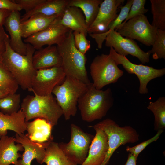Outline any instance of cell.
I'll return each instance as SVG.
<instances>
[{
  "label": "cell",
  "instance_id": "cell-19",
  "mask_svg": "<svg viewBox=\"0 0 165 165\" xmlns=\"http://www.w3.org/2000/svg\"><path fill=\"white\" fill-rule=\"evenodd\" d=\"M15 139L7 135L0 137V165H18V159L22 156L18 152L24 149L21 144H15Z\"/></svg>",
  "mask_w": 165,
  "mask_h": 165
},
{
  "label": "cell",
  "instance_id": "cell-12",
  "mask_svg": "<svg viewBox=\"0 0 165 165\" xmlns=\"http://www.w3.org/2000/svg\"><path fill=\"white\" fill-rule=\"evenodd\" d=\"M66 76L60 66L36 70L31 81V89L34 94L45 96L52 94L54 88L64 80Z\"/></svg>",
  "mask_w": 165,
  "mask_h": 165
},
{
  "label": "cell",
  "instance_id": "cell-8",
  "mask_svg": "<svg viewBox=\"0 0 165 165\" xmlns=\"http://www.w3.org/2000/svg\"><path fill=\"white\" fill-rule=\"evenodd\" d=\"M157 29L149 23L145 15H141L122 23L115 30L122 36L136 39L146 46H150L155 40Z\"/></svg>",
  "mask_w": 165,
  "mask_h": 165
},
{
  "label": "cell",
  "instance_id": "cell-34",
  "mask_svg": "<svg viewBox=\"0 0 165 165\" xmlns=\"http://www.w3.org/2000/svg\"><path fill=\"white\" fill-rule=\"evenodd\" d=\"M145 0H133V2L127 17L122 23H124L130 19L137 16L144 15L148 11L145 9Z\"/></svg>",
  "mask_w": 165,
  "mask_h": 165
},
{
  "label": "cell",
  "instance_id": "cell-21",
  "mask_svg": "<svg viewBox=\"0 0 165 165\" xmlns=\"http://www.w3.org/2000/svg\"><path fill=\"white\" fill-rule=\"evenodd\" d=\"M69 2V0H46L33 10L21 16V23L35 15L61 17Z\"/></svg>",
  "mask_w": 165,
  "mask_h": 165
},
{
  "label": "cell",
  "instance_id": "cell-36",
  "mask_svg": "<svg viewBox=\"0 0 165 165\" xmlns=\"http://www.w3.org/2000/svg\"><path fill=\"white\" fill-rule=\"evenodd\" d=\"M0 9L11 12L20 11L22 10L21 7L13 0H0Z\"/></svg>",
  "mask_w": 165,
  "mask_h": 165
},
{
  "label": "cell",
  "instance_id": "cell-7",
  "mask_svg": "<svg viewBox=\"0 0 165 165\" xmlns=\"http://www.w3.org/2000/svg\"><path fill=\"white\" fill-rule=\"evenodd\" d=\"M90 68L92 83L99 90L107 85L116 83L124 73L109 54L97 56L91 62Z\"/></svg>",
  "mask_w": 165,
  "mask_h": 165
},
{
  "label": "cell",
  "instance_id": "cell-40",
  "mask_svg": "<svg viewBox=\"0 0 165 165\" xmlns=\"http://www.w3.org/2000/svg\"><path fill=\"white\" fill-rule=\"evenodd\" d=\"M9 94L3 90H0V98L3 97Z\"/></svg>",
  "mask_w": 165,
  "mask_h": 165
},
{
  "label": "cell",
  "instance_id": "cell-15",
  "mask_svg": "<svg viewBox=\"0 0 165 165\" xmlns=\"http://www.w3.org/2000/svg\"><path fill=\"white\" fill-rule=\"evenodd\" d=\"M15 141L21 144L24 152L21 159L18 161V165H31L32 161L36 159L39 164L43 163L46 149L53 138L43 143H38L31 141L26 134L19 135L16 133Z\"/></svg>",
  "mask_w": 165,
  "mask_h": 165
},
{
  "label": "cell",
  "instance_id": "cell-6",
  "mask_svg": "<svg viewBox=\"0 0 165 165\" xmlns=\"http://www.w3.org/2000/svg\"><path fill=\"white\" fill-rule=\"evenodd\" d=\"M96 125L103 130L108 138V151L101 165H107L113 153L120 146L127 143H134L139 140V134L132 127H120L110 119H104Z\"/></svg>",
  "mask_w": 165,
  "mask_h": 165
},
{
  "label": "cell",
  "instance_id": "cell-35",
  "mask_svg": "<svg viewBox=\"0 0 165 165\" xmlns=\"http://www.w3.org/2000/svg\"><path fill=\"white\" fill-rule=\"evenodd\" d=\"M46 0H14L13 1L19 5L22 9L25 11L26 13L31 11L42 3Z\"/></svg>",
  "mask_w": 165,
  "mask_h": 165
},
{
  "label": "cell",
  "instance_id": "cell-23",
  "mask_svg": "<svg viewBox=\"0 0 165 165\" xmlns=\"http://www.w3.org/2000/svg\"><path fill=\"white\" fill-rule=\"evenodd\" d=\"M25 116L21 109L10 115L0 111V137L7 135L8 130L14 131L19 135L26 130Z\"/></svg>",
  "mask_w": 165,
  "mask_h": 165
},
{
  "label": "cell",
  "instance_id": "cell-33",
  "mask_svg": "<svg viewBox=\"0 0 165 165\" xmlns=\"http://www.w3.org/2000/svg\"><path fill=\"white\" fill-rule=\"evenodd\" d=\"M163 131V130H158L156 135L149 139L144 141L132 147L127 146L126 148V151L138 157L140 153L150 143L156 141L158 139Z\"/></svg>",
  "mask_w": 165,
  "mask_h": 165
},
{
  "label": "cell",
  "instance_id": "cell-27",
  "mask_svg": "<svg viewBox=\"0 0 165 165\" xmlns=\"http://www.w3.org/2000/svg\"><path fill=\"white\" fill-rule=\"evenodd\" d=\"M147 108L154 115V130H163L165 128V97H160L154 102L150 101Z\"/></svg>",
  "mask_w": 165,
  "mask_h": 165
},
{
  "label": "cell",
  "instance_id": "cell-20",
  "mask_svg": "<svg viewBox=\"0 0 165 165\" xmlns=\"http://www.w3.org/2000/svg\"><path fill=\"white\" fill-rule=\"evenodd\" d=\"M57 22L74 31L84 33L86 36L87 28L84 16L79 8L67 6L61 17L56 20Z\"/></svg>",
  "mask_w": 165,
  "mask_h": 165
},
{
  "label": "cell",
  "instance_id": "cell-4",
  "mask_svg": "<svg viewBox=\"0 0 165 165\" xmlns=\"http://www.w3.org/2000/svg\"><path fill=\"white\" fill-rule=\"evenodd\" d=\"M25 121L35 118L45 119L53 127L57 125L63 112L52 94L45 96L27 95L22 100L21 109Z\"/></svg>",
  "mask_w": 165,
  "mask_h": 165
},
{
  "label": "cell",
  "instance_id": "cell-2",
  "mask_svg": "<svg viewBox=\"0 0 165 165\" xmlns=\"http://www.w3.org/2000/svg\"><path fill=\"white\" fill-rule=\"evenodd\" d=\"M9 40V39L7 41L6 50L2 54L3 62L18 85L23 89L30 91L32 78L36 71L32 62L35 49L31 45L27 43V54H20L11 48Z\"/></svg>",
  "mask_w": 165,
  "mask_h": 165
},
{
  "label": "cell",
  "instance_id": "cell-31",
  "mask_svg": "<svg viewBox=\"0 0 165 165\" xmlns=\"http://www.w3.org/2000/svg\"><path fill=\"white\" fill-rule=\"evenodd\" d=\"M152 49L149 50L152 54L153 59H165V30L157 29L156 36Z\"/></svg>",
  "mask_w": 165,
  "mask_h": 165
},
{
  "label": "cell",
  "instance_id": "cell-17",
  "mask_svg": "<svg viewBox=\"0 0 165 165\" xmlns=\"http://www.w3.org/2000/svg\"><path fill=\"white\" fill-rule=\"evenodd\" d=\"M20 18L19 11H12L6 18L4 25L9 34L11 48L17 53L25 55L27 53V44L22 40Z\"/></svg>",
  "mask_w": 165,
  "mask_h": 165
},
{
  "label": "cell",
  "instance_id": "cell-14",
  "mask_svg": "<svg viewBox=\"0 0 165 165\" xmlns=\"http://www.w3.org/2000/svg\"><path fill=\"white\" fill-rule=\"evenodd\" d=\"M56 19L47 28L25 38L24 41L37 50L45 45L60 44L71 30L57 22Z\"/></svg>",
  "mask_w": 165,
  "mask_h": 165
},
{
  "label": "cell",
  "instance_id": "cell-1",
  "mask_svg": "<svg viewBox=\"0 0 165 165\" xmlns=\"http://www.w3.org/2000/svg\"><path fill=\"white\" fill-rule=\"evenodd\" d=\"M113 103L110 88L105 90H97L90 82L86 91L79 99L77 105L82 119L90 122L105 116Z\"/></svg>",
  "mask_w": 165,
  "mask_h": 165
},
{
  "label": "cell",
  "instance_id": "cell-13",
  "mask_svg": "<svg viewBox=\"0 0 165 165\" xmlns=\"http://www.w3.org/2000/svg\"><path fill=\"white\" fill-rule=\"evenodd\" d=\"M105 45L112 47L118 54L125 56L130 54L137 57L142 64L148 63L151 54L145 52L133 39L124 37L114 30L109 31L105 40Z\"/></svg>",
  "mask_w": 165,
  "mask_h": 165
},
{
  "label": "cell",
  "instance_id": "cell-10",
  "mask_svg": "<svg viewBox=\"0 0 165 165\" xmlns=\"http://www.w3.org/2000/svg\"><path fill=\"white\" fill-rule=\"evenodd\" d=\"M109 54L117 65H122L128 73L134 74L137 76L140 82L139 92L141 94L148 93L147 85L151 80L165 74V68L156 69L152 67L134 64L126 57L117 53L112 47L110 48Z\"/></svg>",
  "mask_w": 165,
  "mask_h": 165
},
{
  "label": "cell",
  "instance_id": "cell-3",
  "mask_svg": "<svg viewBox=\"0 0 165 165\" xmlns=\"http://www.w3.org/2000/svg\"><path fill=\"white\" fill-rule=\"evenodd\" d=\"M73 32L70 30L63 41L57 46L62 59L61 67L66 76L89 84L90 82L86 67V58L76 47Z\"/></svg>",
  "mask_w": 165,
  "mask_h": 165
},
{
  "label": "cell",
  "instance_id": "cell-37",
  "mask_svg": "<svg viewBox=\"0 0 165 165\" xmlns=\"http://www.w3.org/2000/svg\"><path fill=\"white\" fill-rule=\"evenodd\" d=\"M9 39V36L6 32L3 26H0V54L5 51L6 42Z\"/></svg>",
  "mask_w": 165,
  "mask_h": 165
},
{
  "label": "cell",
  "instance_id": "cell-5",
  "mask_svg": "<svg viewBox=\"0 0 165 165\" xmlns=\"http://www.w3.org/2000/svg\"><path fill=\"white\" fill-rule=\"evenodd\" d=\"M88 86L77 79L66 76L63 83L53 90L52 94L55 95L65 120L76 115L79 99L86 91Z\"/></svg>",
  "mask_w": 165,
  "mask_h": 165
},
{
  "label": "cell",
  "instance_id": "cell-24",
  "mask_svg": "<svg viewBox=\"0 0 165 165\" xmlns=\"http://www.w3.org/2000/svg\"><path fill=\"white\" fill-rule=\"evenodd\" d=\"M57 16H47L38 15L31 16L21 23L22 37L25 38L47 28L57 18Z\"/></svg>",
  "mask_w": 165,
  "mask_h": 165
},
{
  "label": "cell",
  "instance_id": "cell-28",
  "mask_svg": "<svg viewBox=\"0 0 165 165\" xmlns=\"http://www.w3.org/2000/svg\"><path fill=\"white\" fill-rule=\"evenodd\" d=\"M19 85L4 64L0 54V90L9 94L15 93Z\"/></svg>",
  "mask_w": 165,
  "mask_h": 165
},
{
  "label": "cell",
  "instance_id": "cell-25",
  "mask_svg": "<svg viewBox=\"0 0 165 165\" xmlns=\"http://www.w3.org/2000/svg\"><path fill=\"white\" fill-rule=\"evenodd\" d=\"M102 0H69L68 6L80 9L84 16L87 29L92 24L98 14Z\"/></svg>",
  "mask_w": 165,
  "mask_h": 165
},
{
  "label": "cell",
  "instance_id": "cell-38",
  "mask_svg": "<svg viewBox=\"0 0 165 165\" xmlns=\"http://www.w3.org/2000/svg\"><path fill=\"white\" fill-rule=\"evenodd\" d=\"M12 12L0 9V26L4 25L5 21Z\"/></svg>",
  "mask_w": 165,
  "mask_h": 165
},
{
  "label": "cell",
  "instance_id": "cell-16",
  "mask_svg": "<svg viewBox=\"0 0 165 165\" xmlns=\"http://www.w3.org/2000/svg\"><path fill=\"white\" fill-rule=\"evenodd\" d=\"M96 134L90 145L88 155L81 165H101L105 158L108 149L107 136L96 124L92 126Z\"/></svg>",
  "mask_w": 165,
  "mask_h": 165
},
{
  "label": "cell",
  "instance_id": "cell-39",
  "mask_svg": "<svg viewBox=\"0 0 165 165\" xmlns=\"http://www.w3.org/2000/svg\"><path fill=\"white\" fill-rule=\"evenodd\" d=\"M137 158L133 154L129 153L125 165H136Z\"/></svg>",
  "mask_w": 165,
  "mask_h": 165
},
{
  "label": "cell",
  "instance_id": "cell-11",
  "mask_svg": "<svg viewBox=\"0 0 165 165\" xmlns=\"http://www.w3.org/2000/svg\"><path fill=\"white\" fill-rule=\"evenodd\" d=\"M124 1V0L103 1L95 20L87 29V33H95V39L99 42H103L109 25L117 17L118 9L123 5Z\"/></svg>",
  "mask_w": 165,
  "mask_h": 165
},
{
  "label": "cell",
  "instance_id": "cell-26",
  "mask_svg": "<svg viewBox=\"0 0 165 165\" xmlns=\"http://www.w3.org/2000/svg\"><path fill=\"white\" fill-rule=\"evenodd\" d=\"M43 163L46 165H78L65 155L58 143L53 141L46 149Z\"/></svg>",
  "mask_w": 165,
  "mask_h": 165
},
{
  "label": "cell",
  "instance_id": "cell-32",
  "mask_svg": "<svg viewBox=\"0 0 165 165\" xmlns=\"http://www.w3.org/2000/svg\"><path fill=\"white\" fill-rule=\"evenodd\" d=\"M73 33L76 47L82 53L85 55L90 48V41L86 39V35L84 33L74 31Z\"/></svg>",
  "mask_w": 165,
  "mask_h": 165
},
{
  "label": "cell",
  "instance_id": "cell-18",
  "mask_svg": "<svg viewBox=\"0 0 165 165\" xmlns=\"http://www.w3.org/2000/svg\"><path fill=\"white\" fill-rule=\"evenodd\" d=\"M32 62L34 68L38 70L53 67H61L62 59L57 46H50L35 51Z\"/></svg>",
  "mask_w": 165,
  "mask_h": 165
},
{
  "label": "cell",
  "instance_id": "cell-29",
  "mask_svg": "<svg viewBox=\"0 0 165 165\" xmlns=\"http://www.w3.org/2000/svg\"><path fill=\"white\" fill-rule=\"evenodd\" d=\"M153 21L151 25L157 29L165 30V0H150Z\"/></svg>",
  "mask_w": 165,
  "mask_h": 165
},
{
  "label": "cell",
  "instance_id": "cell-22",
  "mask_svg": "<svg viewBox=\"0 0 165 165\" xmlns=\"http://www.w3.org/2000/svg\"><path fill=\"white\" fill-rule=\"evenodd\" d=\"M26 124L27 134L32 141L43 143L53 138L51 135L53 127L45 119L37 118L31 122H26Z\"/></svg>",
  "mask_w": 165,
  "mask_h": 165
},
{
  "label": "cell",
  "instance_id": "cell-9",
  "mask_svg": "<svg viewBox=\"0 0 165 165\" xmlns=\"http://www.w3.org/2000/svg\"><path fill=\"white\" fill-rule=\"evenodd\" d=\"M71 137L68 143L61 142L59 145L65 155L78 165H81L86 158L89 147L94 136L84 132L73 123L70 126Z\"/></svg>",
  "mask_w": 165,
  "mask_h": 165
},
{
  "label": "cell",
  "instance_id": "cell-30",
  "mask_svg": "<svg viewBox=\"0 0 165 165\" xmlns=\"http://www.w3.org/2000/svg\"><path fill=\"white\" fill-rule=\"evenodd\" d=\"M20 94H9L0 98V111L8 115L17 112L20 107Z\"/></svg>",
  "mask_w": 165,
  "mask_h": 165
}]
</instances>
